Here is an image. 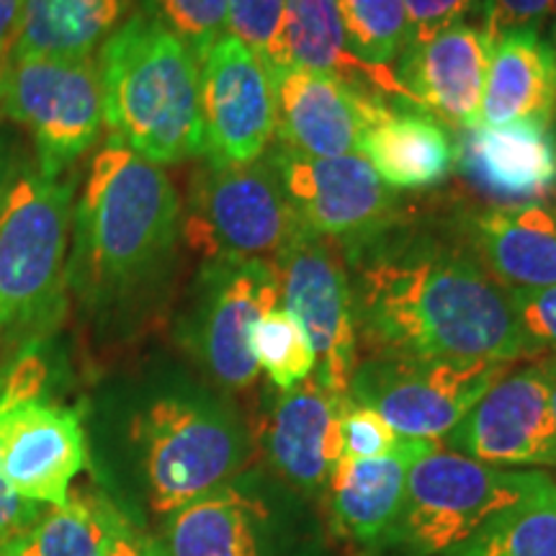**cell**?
I'll use <instances>...</instances> for the list:
<instances>
[{"instance_id":"ba28073f","label":"cell","mask_w":556,"mask_h":556,"mask_svg":"<svg viewBox=\"0 0 556 556\" xmlns=\"http://www.w3.org/2000/svg\"><path fill=\"white\" fill-rule=\"evenodd\" d=\"M0 114L31 137L41 176L62 178L101 137L99 62L11 60L0 75Z\"/></svg>"},{"instance_id":"484cf974","label":"cell","mask_w":556,"mask_h":556,"mask_svg":"<svg viewBox=\"0 0 556 556\" xmlns=\"http://www.w3.org/2000/svg\"><path fill=\"white\" fill-rule=\"evenodd\" d=\"M129 0H26L11 60H90L127 21Z\"/></svg>"},{"instance_id":"60d3db41","label":"cell","mask_w":556,"mask_h":556,"mask_svg":"<svg viewBox=\"0 0 556 556\" xmlns=\"http://www.w3.org/2000/svg\"><path fill=\"white\" fill-rule=\"evenodd\" d=\"M541 368H544L546 379H548V389H552V407H554V417H556V356H546L539 361Z\"/></svg>"},{"instance_id":"ffe728a7","label":"cell","mask_w":556,"mask_h":556,"mask_svg":"<svg viewBox=\"0 0 556 556\" xmlns=\"http://www.w3.org/2000/svg\"><path fill=\"white\" fill-rule=\"evenodd\" d=\"M435 448L428 438H405L389 456L340 458L328 482L332 526L340 536L379 548L405 503L409 469Z\"/></svg>"},{"instance_id":"83f0119b","label":"cell","mask_w":556,"mask_h":556,"mask_svg":"<svg viewBox=\"0 0 556 556\" xmlns=\"http://www.w3.org/2000/svg\"><path fill=\"white\" fill-rule=\"evenodd\" d=\"M109 500L70 495L65 505L50 507L18 536L0 546V556H101L106 544Z\"/></svg>"},{"instance_id":"5b68a950","label":"cell","mask_w":556,"mask_h":556,"mask_svg":"<svg viewBox=\"0 0 556 556\" xmlns=\"http://www.w3.org/2000/svg\"><path fill=\"white\" fill-rule=\"evenodd\" d=\"M127 441L160 516L227 484L248 456L238 415L201 392H163L142 402L127 422Z\"/></svg>"},{"instance_id":"ab89813d","label":"cell","mask_w":556,"mask_h":556,"mask_svg":"<svg viewBox=\"0 0 556 556\" xmlns=\"http://www.w3.org/2000/svg\"><path fill=\"white\" fill-rule=\"evenodd\" d=\"M13 173H16V165L11 163L9 152H5V144L0 142V206H3L5 193H9V186L13 180Z\"/></svg>"},{"instance_id":"ac0fdd59","label":"cell","mask_w":556,"mask_h":556,"mask_svg":"<svg viewBox=\"0 0 556 556\" xmlns=\"http://www.w3.org/2000/svg\"><path fill=\"white\" fill-rule=\"evenodd\" d=\"M348 397H332L315 379L278 394L266 430L268 458L291 486L304 495L328 490L343 458L340 413Z\"/></svg>"},{"instance_id":"603a6c76","label":"cell","mask_w":556,"mask_h":556,"mask_svg":"<svg viewBox=\"0 0 556 556\" xmlns=\"http://www.w3.org/2000/svg\"><path fill=\"white\" fill-rule=\"evenodd\" d=\"M556 119V47L541 31L500 39L492 50L477 127L536 124Z\"/></svg>"},{"instance_id":"277c9868","label":"cell","mask_w":556,"mask_h":556,"mask_svg":"<svg viewBox=\"0 0 556 556\" xmlns=\"http://www.w3.org/2000/svg\"><path fill=\"white\" fill-rule=\"evenodd\" d=\"M75 180L24 165L0 206V351L58 328L67 302Z\"/></svg>"},{"instance_id":"7bdbcfd3","label":"cell","mask_w":556,"mask_h":556,"mask_svg":"<svg viewBox=\"0 0 556 556\" xmlns=\"http://www.w3.org/2000/svg\"><path fill=\"white\" fill-rule=\"evenodd\" d=\"M552 45H554V47H556V24H554V26H552Z\"/></svg>"},{"instance_id":"836d02e7","label":"cell","mask_w":556,"mask_h":556,"mask_svg":"<svg viewBox=\"0 0 556 556\" xmlns=\"http://www.w3.org/2000/svg\"><path fill=\"white\" fill-rule=\"evenodd\" d=\"M507 294L520 328L539 348V353L548 351L556 356V287L513 289Z\"/></svg>"},{"instance_id":"f6af8a7d","label":"cell","mask_w":556,"mask_h":556,"mask_svg":"<svg viewBox=\"0 0 556 556\" xmlns=\"http://www.w3.org/2000/svg\"><path fill=\"white\" fill-rule=\"evenodd\" d=\"M552 206H554V212H556V201H554V204H552Z\"/></svg>"},{"instance_id":"9c48e42d","label":"cell","mask_w":556,"mask_h":556,"mask_svg":"<svg viewBox=\"0 0 556 556\" xmlns=\"http://www.w3.org/2000/svg\"><path fill=\"white\" fill-rule=\"evenodd\" d=\"M513 364L368 356L353 371L348 397L407 438H446Z\"/></svg>"},{"instance_id":"7402d4cb","label":"cell","mask_w":556,"mask_h":556,"mask_svg":"<svg viewBox=\"0 0 556 556\" xmlns=\"http://www.w3.org/2000/svg\"><path fill=\"white\" fill-rule=\"evenodd\" d=\"M168 556H270V510L261 495L227 482L170 513Z\"/></svg>"},{"instance_id":"4316f807","label":"cell","mask_w":556,"mask_h":556,"mask_svg":"<svg viewBox=\"0 0 556 556\" xmlns=\"http://www.w3.org/2000/svg\"><path fill=\"white\" fill-rule=\"evenodd\" d=\"M443 556H556V482L541 471L536 486L497 513Z\"/></svg>"},{"instance_id":"cb8c5ba5","label":"cell","mask_w":556,"mask_h":556,"mask_svg":"<svg viewBox=\"0 0 556 556\" xmlns=\"http://www.w3.org/2000/svg\"><path fill=\"white\" fill-rule=\"evenodd\" d=\"M291 67L336 75L379 96L413 103L392 67L364 65L348 52L336 0H287L270 78Z\"/></svg>"},{"instance_id":"30bf717a","label":"cell","mask_w":556,"mask_h":556,"mask_svg":"<svg viewBox=\"0 0 556 556\" xmlns=\"http://www.w3.org/2000/svg\"><path fill=\"white\" fill-rule=\"evenodd\" d=\"M281 304L276 266L263 261H204L193 281L191 312L186 319L189 343L212 379L225 389L255 384L250 336L255 323Z\"/></svg>"},{"instance_id":"f546056e","label":"cell","mask_w":556,"mask_h":556,"mask_svg":"<svg viewBox=\"0 0 556 556\" xmlns=\"http://www.w3.org/2000/svg\"><path fill=\"white\" fill-rule=\"evenodd\" d=\"M250 348H253L255 364L281 392L307 381L317 366L307 332L294 312H289L283 304L266 312L255 323Z\"/></svg>"},{"instance_id":"d4e9b609","label":"cell","mask_w":556,"mask_h":556,"mask_svg":"<svg viewBox=\"0 0 556 556\" xmlns=\"http://www.w3.org/2000/svg\"><path fill=\"white\" fill-rule=\"evenodd\" d=\"M358 152L389 189L417 191L441 184L454 168L456 148L448 131L428 114L387 109L366 135Z\"/></svg>"},{"instance_id":"8992f818","label":"cell","mask_w":556,"mask_h":556,"mask_svg":"<svg viewBox=\"0 0 556 556\" xmlns=\"http://www.w3.org/2000/svg\"><path fill=\"white\" fill-rule=\"evenodd\" d=\"M541 471H513L443 451L422 456L407 475L405 503L377 552L443 556L497 513L520 503Z\"/></svg>"},{"instance_id":"4fadbf2b","label":"cell","mask_w":556,"mask_h":556,"mask_svg":"<svg viewBox=\"0 0 556 556\" xmlns=\"http://www.w3.org/2000/svg\"><path fill=\"white\" fill-rule=\"evenodd\" d=\"M204 160L245 165L266 155L276 131V90L261 60L225 34L199 62Z\"/></svg>"},{"instance_id":"e575fe53","label":"cell","mask_w":556,"mask_h":556,"mask_svg":"<svg viewBox=\"0 0 556 556\" xmlns=\"http://www.w3.org/2000/svg\"><path fill=\"white\" fill-rule=\"evenodd\" d=\"M482 16V31L497 45L510 34L541 31L552 16V0H484Z\"/></svg>"},{"instance_id":"f35d334b","label":"cell","mask_w":556,"mask_h":556,"mask_svg":"<svg viewBox=\"0 0 556 556\" xmlns=\"http://www.w3.org/2000/svg\"><path fill=\"white\" fill-rule=\"evenodd\" d=\"M24 5L26 0H0V75L9 67L13 47H16Z\"/></svg>"},{"instance_id":"6da1fadb","label":"cell","mask_w":556,"mask_h":556,"mask_svg":"<svg viewBox=\"0 0 556 556\" xmlns=\"http://www.w3.org/2000/svg\"><path fill=\"white\" fill-rule=\"evenodd\" d=\"M356 328L374 356L518 364L539 358L507 289L467 250L392 227L345 248Z\"/></svg>"},{"instance_id":"d6986e66","label":"cell","mask_w":556,"mask_h":556,"mask_svg":"<svg viewBox=\"0 0 556 556\" xmlns=\"http://www.w3.org/2000/svg\"><path fill=\"white\" fill-rule=\"evenodd\" d=\"M464 180L505 204H533L556 186V137L536 124L469 127L456 148Z\"/></svg>"},{"instance_id":"74e56055","label":"cell","mask_w":556,"mask_h":556,"mask_svg":"<svg viewBox=\"0 0 556 556\" xmlns=\"http://www.w3.org/2000/svg\"><path fill=\"white\" fill-rule=\"evenodd\" d=\"M41 505L31 503V500L18 497L16 492L5 484V479L0 477V546L13 536H18L21 531H26L34 520L41 516Z\"/></svg>"},{"instance_id":"3957f363","label":"cell","mask_w":556,"mask_h":556,"mask_svg":"<svg viewBox=\"0 0 556 556\" xmlns=\"http://www.w3.org/2000/svg\"><path fill=\"white\" fill-rule=\"evenodd\" d=\"M96 62L111 139L160 168L204 157L199 60L184 41L135 13L103 41Z\"/></svg>"},{"instance_id":"1f68e13d","label":"cell","mask_w":556,"mask_h":556,"mask_svg":"<svg viewBox=\"0 0 556 556\" xmlns=\"http://www.w3.org/2000/svg\"><path fill=\"white\" fill-rule=\"evenodd\" d=\"M287 0H229L227 34L240 39L266 73H274V52ZM274 80V78H270Z\"/></svg>"},{"instance_id":"b9f144b4","label":"cell","mask_w":556,"mask_h":556,"mask_svg":"<svg viewBox=\"0 0 556 556\" xmlns=\"http://www.w3.org/2000/svg\"><path fill=\"white\" fill-rule=\"evenodd\" d=\"M552 18H554V24H556V0H552Z\"/></svg>"},{"instance_id":"4dcf8cb0","label":"cell","mask_w":556,"mask_h":556,"mask_svg":"<svg viewBox=\"0 0 556 556\" xmlns=\"http://www.w3.org/2000/svg\"><path fill=\"white\" fill-rule=\"evenodd\" d=\"M229 0H142L144 16L168 29L199 62L227 34Z\"/></svg>"},{"instance_id":"f1b7e54d","label":"cell","mask_w":556,"mask_h":556,"mask_svg":"<svg viewBox=\"0 0 556 556\" xmlns=\"http://www.w3.org/2000/svg\"><path fill=\"white\" fill-rule=\"evenodd\" d=\"M345 47L371 67H392L407 37L405 0H336Z\"/></svg>"},{"instance_id":"ee69618b","label":"cell","mask_w":556,"mask_h":556,"mask_svg":"<svg viewBox=\"0 0 556 556\" xmlns=\"http://www.w3.org/2000/svg\"><path fill=\"white\" fill-rule=\"evenodd\" d=\"M552 131H554V137H556V119H554V127H552Z\"/></svg>"},{"instance_id":"5bb4252c","label":"cell","mask_w":556,"mask_h":556,"mask_svg":"<svg viewBox=\"0 0 556 556\" xmlns=\"http://www.w3.org/2000/svg\"><path fill=\"white\" fill-rule=\"evenodd\" d=\"M446 443L490 467H556V417L541 364L500 377Z\"/></svg>"},{"instance_id":"2e32d148","label":"cell","mask_w":556,"mask_h":556,"mask_svg":"<svg viewBox=\"0 0 556 556\" xmlns=\"http://www.w3.org/2000/svg\"><path fill=\"white\" fill-rule=\"evenodd\" d=\"M274 90L278 142L309 157L358 152L361 137L389 109L374 90L302 67L278 73Z\"/></svg>"},{"instance_id":"9a60e30c","label":"cell","mask_w":556,"mask_h":556,"mask_svg":"<svg viewBox=\"0 0 556 556\" xmlns=\"http://www.w3.org/2000/svg\"><path fill=\"white\" fill-rule=\"evenodd\" d=\"M88 462L75 409L3 389L0 397V477L18 497L65 505L70 484Z\"/></svg>"},{"instance_id":"d590c367","label":"cell","mask_w":556,"mask_h":556,"mask_svg":"<svg viewBox=\"0 0 556 556\" xmlns=\"http://www.w3.org/2000/svg\"><path fill=\"white\" fill-rule=\"evenodd\" d=\"M482 3L484 0H405V45L433 37V34L448 29V26L464 24L469 13H475L477 9L482 11Z\"/></svg>"},{"instance_id":"8d00e7d4","label":"cell","mask_w":556,"mask_h":556,"mask_svg":"<svg viewBox=\"0 0 556 556\" xmlns=\"http://www.w3.org/2000/svg\"><path fill=\"white\" fill-rule=\"evenodd\" d=\"M101 556H168L160 541L148 539L142 531H137L127 518L111 505L106 544Z\"/></svg>"},{"instance_id":"7c38bea8","label":"cell","mask_w":556,"mask_h":556,"mask_svg":"<svg viewBox=\"0 0 556 556\" xmlns=\"http://www.w3.org/2000/svg\"><path fill=\"white\" fill-rule=\"evenodd\" d=\"M266 160L302 225L319 238L348 248L400 219V197L361 155L309 157L278 142Z\"/></svg>"},{"instance_id":"d6a6232c","label":"cell","mask_w":556,"mask_h":556,"mask_svg":"<svg viewBox=\"0 0 556 556\" xmlns=\"http://www.w3.org/2000/svg\"><path fill=\"white\" fill-rule=\"evenodd\" d=\"M340 435H343L345 458H377L394 454L407 435H400L377 409L345 400L340 413Z\"/></svg>"},{"instance_id":"e0dca14e","label":"cell","mask_w":556,"mask_h":556,"mask_svg":"<svg viewBox=\"0 0 556 556\" xmlns=\"http://www.w3.org/2000/svg\"><path fill=\"white\" fill-rule=\"evenodd\" d=\"M495 41L471 24L409 41L397 58V78L413 99L456 127H477Z\"/></svg>"},{"instance_id":"7a4b0ae2","label":"cell","mask_w":556,"mask_h":556,"mask_svg":"<svg viewBox=\"0 0 556 556\" xmlns=\"http://www.w3.org/2000/svg\"><path fill=\"white\" fill-rule=\"evenodd\" d=\"M184 201L160 165L109 137L73 204L67 291L90 312H119L168 281Z\"/></svg>"},{"instance_id":"44dd1931","label":"cell","mask_w":556,"mask_h":556,"mask_svg":"<svg viewBox=\"0 0 556 556\" xmlns=\"http://www.w3.org/2000/svg\"><path fill=\"white\" fill-rule=\"evenodd\" d=\"M479 263L500 287H556V212L552 204H500L471 222Z\"/></svg>"},{"instance_id":"52a82bcc","label":"cell","mask_w":556,"mask_h":556,"mask_svg":"<svg viewBox=\"0 0 556 556\" xmlns=\"http://www.w3.org/2000/svg\"><path fill=\"white\" fill-rule=\"evenodd\" d=\"M304 229L266 155L245 165L204 160L180 217V240L204 261L276 266Z\"/></svg>"},{"instance_id":"8fae6325","label":"cell","mask_w":556,"mask_h":556,"mask_svg":"<svg viewBox=\"0 0 556 556\" xmlns=\"http://www.w3.org/2000/svg\"><path fill=\"white\" fill-rule=\"evenodd\" d=\"M276 270L281 304L294 312L315 351V381L332 397H348L358 364V328L345 258L332 240L304 229Z\"/></svg>"}]
</instances>
